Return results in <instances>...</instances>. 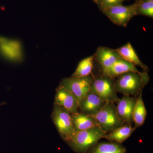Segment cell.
I'll use <instances>...</instances> for the list:
<instances>
[{"instance_id": "obj_1", "label": "cell", "mask_w": 153, "mask_h": 153, "mask_svg": "<svg viewBox=\"0 0 153 153\" xmlns=\"http://www.w3.org/2000/svg\"><path fill=\"white\" fill-rule=\"evenodd\" d=\"M115 78L114 88L117 93L123 95L137 97L143 93L144 88L149 81V76L146 71H129Z\"/></svg>"}, {"instance_id": "obj_2", "label": "cell", "mask_w": 153, "mask_h": 153, "mask_svg": "<svg viewBox=\"0 0 153 153\" xmlns=\"http://www.w3.org/2000/svg\"><path fill=\"white\" fill-rule=\"evenodd\" d=\"M97 127L75 132L66 143L76 153H87L94 147L105 134Z\"/></svg>"}, {"instance_id": "obj_3", "label": "cell", "mask_w": 153, "mask_h": 153, "mask_svg": "<svg viewBox=\"0 0 153 153\" xmlns=\"http://www.w3.org/2000/svg\"><path fill=\"white\" fill-rule=\"evenodd\" d=\"M93 117L97 127L105 134L125 124L118 116L114 103L111 102H105L101 110Z\"/></svg>"}, {"instance_id": "obj_4", "label": "cell", "mask_w": 153, "mask_h": 153, "mask_svg": "<svg viewBox=\"0 0 153 153\" xmlns=\"http://www.w3.org/2000/svg\"><path fill=\"white\" fill-rule=\"evenodd\" d=\"M114 81L115 78L101 74L93 76L90 91L105 102L116 103L119 98L115 90Z\"/></svg>"}, {"instance_id": "obj_5", "label": "cell", "mask_w": 153, "mask_h": 153, "mask_svg": "<svg viewBox=\"0 0 153 153\" xmlns=\"http://www.w3.org/2000/svg\"><path fill=\"white\" fill-rule=\"evenodd\" d=\"M51 117L60 137L66 143L75 132L71 114L62 107L54 105Z\"/></svg>"}, {"instance_id": "obj_6", "label": "cell", "mask_w": 153, "mask_h": 153, "mask_svg": "<svg viewBox=\"0 0 153 153\" xmlns=\"http://www.w3.org/2000/svg\"><path fill=\"white\" fill-rule=\"evenodd\" d=\"M137 4L123 6L117 5L100 9V11L106 16L114 25L126 27L129 22L136 14Z\"/></svg>"}, {"instance_id": "obj_7", "label": "cell", "mask_w": 153, "mask_h": 153, "mask_svg": "<svg viewBox=\"0 0 153 153\" xmlns=\"http://www.w3.org/2000/svg\"><path fill=\"white\" fill-rule=\"evenodd\" d=\"M93 75L83 77L64 78L60 84L74 96L78 102L90 91L91 85Z\"/></svg>"}, {"instance_id": "obj_8", "label": "cell", "mask_w": 153, "mask_h": 153, "mask_svg": "<svg viewBox=\"0 0 153 153\" xmlns=\"http://www.w3.org/2000/svg\"><path fill=\"white\" fill-rule=\"evenodd\" d=\"M137 100L136 97L124 95L116 102L118 116L125 124L132 125L133 123V113Z\"/></svg>"}, {"instance_id": "obj_9", "label": "cell", "mask_w": 153, "mask_h": 153, "mask_svg": "<svg viewBox=\"0 0 153 153\" xmlns=\"http://www.w3.org/2000/svg\"><path fill=\"white\" fill-rule=\"evenodd\" d=\"M54 105L63 108L71 114L79 112V102L76 97L62 85L57 88Z\"/></svg>"}, {"instance_id": "obj_10", "label": "cell", "mask_w": 153, "mask_h": 153, "mask_svg": "<svg viewBox=\"0 0 153 153\" xmlns=\"http://www.w3.org/2000/svg\"><path fill=\"white\" fill-rule=\"evenodd\" d=\"M94 62L97 63L100 71L105 70L121 58L116 50L108 47H98L93 55Z\"/></svg>"}, {"instance_id": "obj_11", "label": "cell", "mask_w": 153, "mask_h": 153, "mask_svg": "<svg viewBox=\"0 0 153 153\" xmlns=\"http://www.w3.org/2000/svg\"><path fill=\"white\" fill-rule=\"evenodd\" d=\"M105 102L89 91L79 102L78 109L80 112L88 115L94 116L101 110Z\"/></svg>"}, {"instance_id": "obj_12", "label": "cell", "mask_w": 153, "mask_h": 153, "mask_svg": "<svg viewBox=\"0 0 153 153\" xmlns=\"http://www.w3.org/2000/svg\"><path fill=\"white\" fill-rule=\"evenodd\" d=\"M0 52L9 60H21L22 52L20 44L17 41L5 38H0Z\"/></svg>"}, {"instance_id": "obj_13", "label": "cell", "mask_w": 153, "mask_h": 153, "mask_svg": "<svg viewBox=\"0 0 153 153\" xmlns=\"http://www.w3.org/2000/svg\"><path fill=\"white\" fill-rule=\"evenodd\" d=\"M129 71L140 72V71L137 69L136 66L121 58L109 68L101 71L100 74L116 78L121 74Z\"/></svg>"}, {"instance_id": "obj_14", "label": "cell", "mask_w": 153, "mask_h": 153, "mask_svg": "<svg viewBox=\"0 0 153 153\" xmlns=\"http://www.w3.org/2000/svg\"><path fill=\"white\" fill-rule=\"evenodd\" d=\"M117 52L123 60L129 62L135 66L141 67L143 71L148 72L149 68L140 60L136 52L130 43H128L122 47L117 48Z\"/></svg>"}, {"instance_id": "obj_15", "label": "cell", "mask_w": 153, "mask_h": 153, "mask_svg": "<svg viewBox=\"0 0 153 153\" xmlns=\"http://www.w3.org/2000/svg\"><path fill=\"white\" fill-rule=\"evenodd\" d=\"M72 124L75 132L82 131L97 126L93 116L78 112L71 114Z\"/></svg>"}, {"instance_id": "obj_16", "label": "cell", "mask_w": 153, "mask_h": 153, "mask_svg": "<svg viewBox=\"0 0 153 153\" xmlns=\"http://www.w3.org/2000/svg\"><path fill=\"white\" fill-rule=\"evenodd\" d=\"M135 129L136 128L132 125L124 124L105 134L103 138L122 143L131 135Z\"/></svg>"}, {"instance_id": "obj_17", "label": "cell", "mask_w": 153, "mask_h": 153, "mask_svg": "<svg viewBox=\"0 0 153 153\" xmlns=\"http://www.w3.org/2000/svg\"><path fill=\"white\" fill-rule=\"evenodd\" d=\"M126 149L121 143L115 142L98 143L88 153H126Z\"/></svg>"}, {"instance_id": "obj_18", "label": "cell", "mask_w": 153, "mask_h": 153, "mask_svg": "<svg viewBox=\"0 0 153 153\" xmlns=\"http://www.w3.org/2000/svg\"><path fill=\"white\" fill-rule=\"evenodd\" d=\"M147 115V111L142 97V93L137 97L136 102L133 113V120L136 128L141 126L144 123Z\"/></svg>"}, {"instance_id": "obj_19", "label": "cell", "mask_w": 153, "mask_h": 153, "mask_svg": "<svg viewBox=\"0 0 153 153\" xmlns=\"http://www.w3.org/2000/svg\"><path fill=\"white\" fill-rule=\"evenodd\" d=\"M94 63L93 55L83 59L79 62L71 77H83L91 75Z\"/></svg>"}, {"instance_id": "obj_20", "label": "cell", "mask_w": 153, "mask_h": 153, "mask_svg": "<svg viewBox=\"0 0 153 153\" xmlns=\"http://www.w3.org/2000/svg\"><path fill=\"white\" fill-rule=\"evenodd\" d=\"M136 14L139 16H145L153 18V2L137 0Z\"/></svg>"}, {"instance_id": "obj_21", "label": "cell", "mask_w": 153, "mask_h": 153, "mask_svg": "<svg viewBox=\"0 0 153 153\" xmlns=\"http://www.w3.org/2000/svg\"><path fill=\"white\" fill-rule=\"evenodd\" d=\"M126 0H93L94 2L98 6L100 9L117 5L122 4Z\"/></svg>"}, {"instance_id": "obj_22", "label": "cell", "mask_w": 153, "mask_h": 153, "mask_svg": "<svg viewBox=\"0 0 153 153\" xmlns=\"http://www.w3.org/2000/svg\"><path fill=\"white\" fill-rule=\"evenodd\" d=\"M7 104L6 102H3L0 103V107L2 106V105H5Z\"/></svg>"}, {"instance_id": "obj_23", "label": "cell", "mask_w": 153, "mask_h": 153, "mask_svg": "<svg viewBox=\"0 0 153 153\" xmlns=\"http://www.w3.org/2000/svg\"><path fill=\"white\" fill-rule=\"evenodd\" d=\"M142 1H146L153 2V0H140Z\"/></svg>"}, {"instance_id": "obj_24", "label": "cell", "mask_w": 153, "mask_h": 153, "mask_svg": "<svg viewBox=\"0 0 153 153\" xmlns=\"http://www.w3.org/2000/svg\"><path fill=\"white\" fill-rule=\"evenodd\" d=\"M92 1H93V0H92Z\"/></svg>"}]
</instances>
